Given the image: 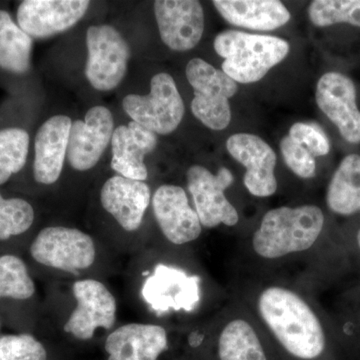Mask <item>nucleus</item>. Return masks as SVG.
I'll use <instances>...</instances> for the list:
<instances>
[{"instance_id": "nucleus-31", "label": "nucleus", "mask_w": 360, "mask_h": 360, "mask_svg": "<svg viewBox=\"0 0 360 360\" xmlns=\"http://www.w3.org/2000/svg\"><path fill=\"white\" fill-rule=\"evenodd\" d=\"M288 136L304 146L314 156L326 155L330 150L328 135L316 123H295L290 127Z\"/></svg>"}, {"instance_id": "nucleus-27", "label": "nucleus", "mask_w": 360, "mask_h": 360, "mask_svg": "<svg viewBox=\"0 0 360 360\" xmlns=\"http://www.w3.org/2000/svg\"><path fill=\"white\" fill-rule=\"evenodd\" d=\"M309 16L321 27L338 23L360 27V0H315L309 6Z\"/></svg>"}, {"instance_id": "nucleus-7", "label": "nucleus", "mask_w": 360, "mask_h": 360, "mask_svg": "<svg viewBox=\"0 0 360 360\" xmlns=\"http://www.w3.org/2000/svg\"><path fill=\"white\" fill-rule=\"evenodd\" d=\"M77 307L63 326L73 340L89 342L98 329L112 331L117 319V302L105 284L94 278L78 279L72 284Z\"/></svg>"}, {"instance_id": "nucleus-1", "label": "nucleus", "mask_w": 360, "mask_h": 360, "mask_svg": "<svg viewBox=\"0 0 360 360\" xmlns=\"http://www.w3.org/2000/svg\"><path fill=\"white\" fill-rule=\"evenodd\" d=\"M258 311L281 348L295 360L321 359L326 338L319 317L300 295L271 286L258 298Z\"/></svg>"}, {"instance_id": "nucleus-11", "label": "nucleus", "mask_w": 360, "mask_h": 360, "mask_svg": "<svg viewBox=\"0 0 360 360\" xmlns=\"http://www.w3.org/2000/svg\"><path fill=\"white\" fill-rule=\"evenodd\" d=\"M315 98L343 139L350 143H360V111L354 82L341 73H326L317 82Z\"/></svg>"}, {"instance_id": "nucleus-17", "label": "nucleus", "mask_w": 360, "mask_h": 360, "mask_svg": "<svg viewBox=\"0 0 360 360\" xmlns=\"http://www.w3.org/2000/svg\"><path fill=\"white\" fill-rule=\"evenodd\" d=\"M89 4L86 0H25L18 7V25L30 37H51L82 20Z\"/></svg>"}, {"instance_id": "nucleus-26", "label": "nucleus", "mask_w": 360, "mask_h": 360, "mask_svg": "<svg viewBox=\"0 0 360 360\" xmlns=\"http://www.w3.org/2000/svg\"><path fill=\"white\" fill-rule=\"evenodd\" d=\"M30 135L21 129L0 130V186L25 167Z\"/></svg>"}, {"instance_id": "nucleus-20", "label": "nucleus", "mask_w": 360, "mask_h": 360, "mask_svg": "<svg viewBox=\"0 0 360 360\" xmlns=\"http://www.w3.org/2000/svg\"><path fill=\"white\" fill-rule=\"evenodd\" d=\"M158 144L155 134L135 122L120 125L113 132L111 168L125 179L144 181L148 176L144 158Z\"/></svg>"}, {"instance_id": "nucleus-25", "label": "nucleus", "mask_w": 360, "mask_h": 360, "mask_svg": "<svg viewBox=\"0 0 360 360\" xmlns=\"http://www.w3.org/2000/svg\"><path fill=\"white\" fill-rule=\"evenodd\" d=\"M35 283L25 262L13 255L0 257V300H27L34 295Z\"/></svg>"}, {"instance_id": "nucleus-10", "label": "nucleus", "mask_w": 360, "mask_h": 360, "mask_svg": "<svg viewBox=\"0 0 360 360\" xmlns=\"http://www.w3.org/2000/svg\"><path fill=\"white\" fill-rule=\"evenodd\" d=\"M200 278L184 270L158 264L142 286V296L149 307L163 314L168 310L193 311L200 300Z\"/></svg>"}, {"instance_id": "nucleus-6", "label": "nucleus", "mask_w": 360, "mask_h": 360, "mask_svg": "<svg viewBox=\"0 0 360 360\" xmlns=\"http://www.w3.org/2000/svg\"><path fill=\"white\" fill-rule=\"evenodd\" d=\"M123 110L144 129L167 135L179 127L184 115V104L172 75L158 73L150 82L148 96L129 94L122 101Z\"/></svg>"}, {"instance_id": "nucleus-5", "label": "nucleus", "mask_w": 360, "mask_h": 360, "mask_svg": "<svg viewBox=\"0 0 360 360\" xmlns=\"http://www.w3.org/2000/svg\"><path fill=\"white\" fill-rule=\"evenodd\" d=\"M30 253L42 266L77 274L94 264L97 251L91 236L80 229L49 226L33 239Z\"/></svg>"}, {"instance_id": "nucleus-22", "label": "nucleus", "mask_w": 360, "mask_h": 360, "mask_svg": "<svg viewBox=\"0 0 360 360\" xmlns=\"http://www.w3.org/2000/svg\"><path fill=\"white\" fill-rule=\"evenodd\" d=\"M326 202L333 212L352 215L360 212V156L343 158L333 174L326 194Z\"/></svg>"}, {"instance_id": "nucleus-2", "label": "nucleus", "mask_w": 360, "mask_h": 360, "mask_svg": "<svg viewBox=\"0 0 360 360\" xmlns=\"http://www.w3.org/2000/svg\"><path fill=\"white\" fill-rule=\"evenodd\" d=\"M323 225V212L317 206L274 208L266 212L253 234V250L266 259L302 252L316 243Z\"/></svg>"}, {"instance_id": "nucleus-16", "label": "nucleus", "mask_w": 360, "mask_h": 360, "mask_svg": "<svg viewBox=\"0 0 360 360\" xmlns=\"http://www.w3.org/2000/svg\"><path fill=\"white\" fill-rule=\"evenodd\" d=\"M105 360H161L169 350L167 329L158 324H123L103 342Z\"/></svg>"}, {"instance_id": "nucleus-15", "label": "nucleus", "mask_w": 360, "mask_h": 360, "mask_svg": "<svg viewBox=\"0 0 360 360\" xmlns=\"http://www.w3.org/2000/svg\"><path fill=\"white\" fill-rule=\"evenodd\" d=\"M153 208L156 222L169 243L184 245L200 238L202 225L182 187H158L153 196Z\"/></svg>"}, {"instance_id": "nucleus-14", "label": "nucleus", "mask_w": 360, "mask_h": 360, "mask_svg": "<svg viewBox=\"0 0 360 360\" xmlns=\"http://www.w3.org/2000/svg\"><path fill=\"white\" fill-rule=\"evenodd\" d=\"M155 13L161 39L172 51H191L200 41L205 32V13L200 2L158 0Z\"/></svg>"}, {"instance_id": "nucleus-30", "label": "nucleus", "mask_w": 360, "mask_h": 360, "mask_svg": "<svg viewBox=\"0 0 360 360\" xmlns=\"http://www.w3.org/2000/svg\"><path fill=\"white\" fill-rule=\"evenodd\" d=\"M281 150L286 165L293 174L302 179L314 176L316 169L314 156L304 146L288 135L281 141Z\"/></svg>"}, {"instance_id": "nucleus-12", "label": "nucleus", "mask_w": 360, "mask_h": 360, "mask_svg": "<svg viewBox=\"0 0 360 360\" xmlns=\"http://www.w3.org/2000/svg\"><path fill=\"white\" fill-rule=\"evenodd\" d=\"M226 148L246 168L243 182L252 195L269 198L276 193V155L264 139L255 134H236L227 139Z\"/></svg>"}, {"instance_id": "nucleus-9", "label": "nucleus", "mask_w": 360, "mask_h": 360, "mask_svg": "<svg viewBox=\"0 0 360 360\" xmlns=\"http://www.w3.org/2000/svg\"><path fill=\"white\" fill-rule=\"evenodd\" d=\"M187 187L193 196L200 224L206 229L220 224H238V210L225 196V189L233 184L231 170L221 167L217 175L201 165H193L186 174Z\"/></svg>"}, {"instance_id": "nucleus-21", "label": "nucleus", "mask_w": 360, "mask_h": 360, "mask_svg": "<svg viewBox=\"0 0 360 360\" xmlns=\"http://www.w3.org/2000/svg\"><path fill=\"white\" fill-rule=\"evenodd\" d=\"M213 6L231 25L253 30H274L290 20V13L277 0H215Z\"/></svg>"}, {"instance_id": "nucleus-8", "label": "nucleus", "mask_w": 360, "mask_h": 360, "mask_svg": "<svg viewBox=\"0 0 360 360\" xmlns=\"http://www.w3.org/2000/svg\"><path fill=\"white\" fill-rule=\"evenodd\" d=\"M86 45L85 75L90 84L101 91L115 89L127 73L129 44L112 26L94 25L87 30Z\"/></svg>"}, {"instance_id": "nucleus-18", "label": "nucleus", "mask_w": 360, "mask_h": 360, "mask_svg": "<svg viewBox=\"0 0 360 360\" xmlns=\"http://www.w3.org/2000/svg\"><path fill=\"white\" fill-rule=\"evenodd\" d=\"M150 200V188L146 182L120 175L106 180L101 191L104 210L129 232L136 231L141 226Z\"/></svg>"}, {"instance_id": "nucleus-19", "label": "nucleus", "mask_w": 360, "mask_h": 360, "mask_svg": "<svg viewBox=\"0 0 360 360\" xmlns=\"http://www.w3.org/2000/svg\"><path fill=\"white\" fill-rule=\"evenodd\" d=\"M71 120L66 115L49 118L35 136L33 174L39 184L51 186L58 181L68 155Z\"/></svg>"}, {"instance_id": "nucleus-4", "label": "nucleus", "mask_w": 360, "mask_h": 360, "mask_svg": "<svg viewBox=\"0 0 360 360\" xmlns=\"http://www.w3.org/2000/svg\"><path fill=\"white\" fill-rule=\"evenodd\" d=\"M186 77L194 90L191 103L194 116L208 129H226L231 120L229 98L238 91L236 82L201 58L189 61Z\"/></svg>"}, {"instance_id": "nucleus-32", "label": "nucleus", "mask_w": 360, "mask_h": 360, "mask_svg": "<svg viewBox=\"0 0 360 360\" xmlns=\"http://www.w3.org/2000/svg\"><path fill=\"white\" fill-rule=\"evenodd\" d=\"M357 243H359V250H360V229L359 233H357Z\"/></svg>"}, {"instance_id": "nucleus-24", "label": "nucleus", "mask_w": 360, "mask_h": 360, "mask_svg": "<svg viewBox=\"0 0 360 360\" xmlns=\"http://www.w3.org/2000/svg\"><path fill=\"white\" fill-rule=\"evenodd\" d=\"M32 39L13 22L11 15L0 11V68L25 73L30 68Z\"/></svg>"}, {"instance_id": "nucleus-23", "label": "nucleus", "mask_w": 360, "mask_h": 360, "mask_svg": "<svg viewBox=\"0 0 360 360\" xmlns=\"http://www.w3.org/2000/svg\"><path fill=\"white\" fill-rule=\"evenodd\" d=\"M217 357L219 360H269L257 331L243 319H234L222 329Z\"/></svg>"}, {"instance_id": "nucleus-29", "label": "nucleus", "mask_w": 360, "mask_h": 360, "mask_svg": "<svg viewBox=\"0 0 360 360\" xmlns=\"http://www.w3.org/2000/svg\"><path fill=\"white\" fill-rule=\"evenodd\" d=\"M0 360H49L47 347L30 333L0 336Z\"/></svg>"}, {"instance_id": "nucleus-3", "label": "nucleus", "mask_w": 360, "mask_h": 360, "mask_svg": "<svg viewBox=\"0 0 360 360\" xmlns=\"http://www.w3.org/2000/svg\"><path fill=\"white\" fill-rule=\"evenodd\" d=\"M214 49L224 59L222 71L239 84L259 82L290 53L286 40L270 35L225 30L214 39Z\"/></svg>"}, {"instance_id": "nucleus-28", "label": "nucleus", "mask_w": 360, "mask_h": 360, "mask_svg": "<svg viewBox=\"0 0 360 360\" xmlns=\"http://www.w3.org/2000/svg\"><path fill=\"white\" fill-rule=\"evenodd\" d=\"M34 210L22 198H4L0 194V240L21 236L32 227Z\"/></svg>"}, {"instance_id": "nucleus-13", "label": "nucleus", "mask_w": 360, "mask_h": 360, "mask_svg": "<svg viewBox=\"0 0 360 360\" xmlns=\"http://www.w3.org/2000/svg\"><path fill=\"white\" fill-rule=\"evenodd\" d=\"M113 127L112 115L104 106L90 108L84 120L72 122L66 155L71 167L79 172L96 167L112 139Z\"/></svg>"}]
</instances>
